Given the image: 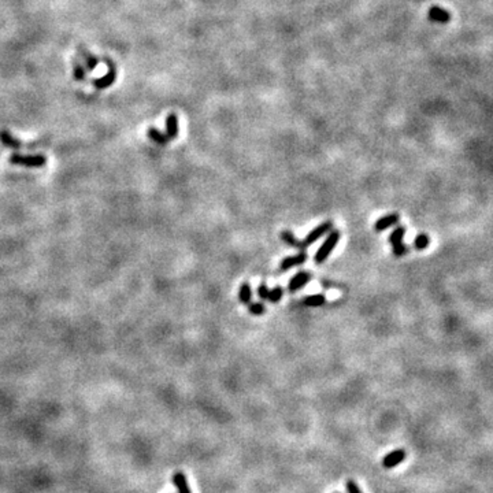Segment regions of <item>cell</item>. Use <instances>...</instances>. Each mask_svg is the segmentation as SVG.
Segmentation results:
<instances>
[{
    "label": "cell",
    "instance_id": "20",
    "mask_svg": "<svg viewBox=\"0 0 493 493\" xmlns=\"http://www.w3.org/2000/svg\"><path fill=\"white\" fill-rule=\"evenodd\" d=\"M73 75L75 81H85L87 79V69L79 61L73 62Z\"/></svg>",
    "mask_w": 493,
    "mask_h": 493
},
{
    "label": "cell",
    "instance_id": "3",
    "mask_svg": "<svg viewBox=\"0 0 493 493\" xmlns=\"http://www.w3.org/2000/svg\"><path fill=\"white\" fill-rule=\"evenodd\" d=\"M332 229H333L332 221H326V222L321 223V225H318L317 227H314V229H313V230H311L310 233H308V235L301 240V249L308 248L310 245L317 243L321 237L325 236V235L329 233Z\"/></svg>",
    "mask_w": 493,
    "mask_h": 493
},
{
    "label": "cell",
    "instance_id": "17",
    "mask_svg": "<svg viewBox=\"0 0 493 493\" xmlns=\"http://www.w3.org/2000/svg\"><path fill=\"white\" fill-rule=\"evenodd\" d=\"M306 306L308 307H321L326 303V296L323 293H317V295H311V296L306 297L303 301Z\"/></svg>",
    "mask_w": 493,
    "mask_h": 493
},
{
    "label": "cell",
    "instance_id": "19",
    "mask_svg": "<svg viewBox=\"0 0 493 493\" xmlns=\"http://www.w3.org/2000/svg\"><path fill=\"white\" fill-rule=\"evenodd\" d=\"M430 245V237L425 233H421L414 239V248L418 251H424Z\"/></svg>",
    "mask_w": 493,
    "mask_h": 493
},
{
    "label": "cell",
    "instance_id": "4",
    "mask_svg": "<svg viewBox=\"0 0 493 493\" xmlns=\"http://www.w3.org/2000/svg\"><path fill=\"white\" fill-rule=\"evenodd\" d=\"M105 62H106V65L109 66V71H107L103 77H100V79L93 80V83H92L93 84V87L96 88V89H99V91H103V89H106V88L111 87V85L115 83V80H117V69H115L114 62L111 61V59H109V58H105Z\"/></svg>",
    "mask_w": 493,
    "mask_h": 493
},
{
    "label": "cell",
    "instance_id": "12",
    "mask_svg": "<svg viewBox=\"0 0 493 493\" xmlns=\"http://www.w3.org/2000/svg\"><path fill=\"white\" fill-rule=\"evenodd\" d=\"M173 484L177 488L178 493H192L191 488H189V484H188L187 476L183 472H177L173 476Z\"/></svg>",
    "mask_w": 493,
    "mask_h": 493
},
{
    "label": "cell",
    "instance_id": "2",
    "mask_svg": "<svg viewBox=\"0 0 493 493\" xmlns=\"http://www.w3.org/2000/svg\"><path fill=\"white\" fill-rule=\"evenodd\" d=\"M9 162L11 165L23 167H32V169H39L43 167L47 163V158L44 155H22V153H13L9 158Z\"/></svg>",
    "mask_w": 493,
    "mask_h": 493
},
{
    "label": "cell",
    "instance_id": "5",
    "mask_svg": "<svg viewBox=\"0 0 493 493\" xmlns=\"http://www.w3.org/2000/svg\"><path fill=\"white\" fill-rule=\"evenodd\" d=\"M406 456H407L406 451L403 450V448H399V450H395L392 451V452H389L388 455H385L384 459H382V462H381V464H382V467H385V469H393V467L399 466L400 463L404 462Z\"/></svg>",
    "mask_w": 493,
    "mask_h": 493
},
{
    "label": "cell",
    "instance_id": "15",
    "mask_svg": "<svg viewBox=\"0 0 493 493\" xmlns=\"http://www.w3.org/2000/svg\"><path fill=\"white\" fill-rule=\"evenodd\" d=\"M251 299H252V289H251V285L248 282H243L240 285V289H239V300L243 303V304H249L251 303Z\"/></svg>",
    "mask_w": 493,
    "mask_h": 493
},
{
    "label": "cell",
    "instance_id": "18",
    "mask_svg": "<svg viewBox=\"0 0 493 493\" xmlns=\"http://www.w3.org/2000/svg\"><path fill=\"white\" fill-rule=\"evenodd\" d=\"M406 230L407 229L404 226L395 227V230H393L392 233H391V236H389V243H391L392 245L402 243L404 236H406Z\"/></svg>",
    "mask_w": 493,
    "mask_h": 493
},
{
    "label": "cell",
    "instance_id": "23",
    "mask_svg": "<svg viewBox=\"0 0 493 493\" xmlns=\"http://www.w3.org/2000/svg\"><path fill=\"white\" fill-rule=\"evenodd\" d=\"M392 247H393L392 252H393V255H395V256H403V255H406V253L410 251L408 245L403 244V243L395 244V245H392Z\"/></svg>",
    "mask_w": 493,
    "mask_h": 493
},
{
    "label": "cell",
    "instance_id": "7",
    "mask_svg": "<svg viewBox=\"0 0 493 493\" xmlns=\"http://www.w3.org/2000/svg\"><path fill=\"white\" fill-rule=\"evenodd\" d=\"M306 261H307V253L301 251V252L296 253V255H293V256H288V257H285V259H282L281 263H279V270L287 271L289 270V269H292V267L300 266V265H303V263H306Z\"/></svg>",
    "mask_w": 493,
    "mask_h": 493
},
{
    "label": "cell",
    "instance_id": "24",
    "mask_svg": "<svg viewBox=\"0 0 493 493\" xmlns=\"http://www.w3.org/2000/svg\"><path fill=\"white\" fill-rule=\"evenodd\" d=\"M269 291H270V289L267 288L266 282H262V284L259 285V288H257V296L261 297L262 300H267V296H269Z\"/></svg>",
    "mask_w": 493,
    "mask_h": 493
},
{
    "label": "cell",
    "instance_id": "14",
    "mask_svg": "<svg viewBox=\"0 0 493 493\" xmlns=\"http://www.w3.org/2000/svg\"><path fill=\"white\" fill-rule=\"evenodd\" d=\"M79 54H80V57L83 58L84 61H85V67L88 69V71H92V70L96 69L97 63H99V59H97L96 57H93L89 51H87V49L83 48V47H79Z\"/></svg>",
    "mask_w": 493,
    "mask_h": 493
},
{
    "label": "cell",
    "instance_id": "6",
    "mask_svg": "<svg viewBox=\"0 0 493 493\" xmlns=\"http://www.w3.org/2000/svg\"><path fill=\"white\" fill-rule=\"evenodd\" d=\"M311 279L310 271H299L296 275H293L292 279L289 281L288 291L289 292H296L299 289L304 288Z\"/></svg>",
    "mask_w": 493,
    "mask_h": 493
},
{
    "label": "cell",
    "instance_id": "16",
    "mask_svg": "<svg viewBox=\"0 0 493 493\" xmlns=\"http://www.w3.org/2000/svg\"><path fill=\"white\" fill-rule=\"evenodd\" d=\"M281 239L285 244L292 247V248H300L301 249V241L296 239V236L293 235L291 230H282L281 231Z\"/></svg>",
    "mask_w": 493,
    "mask_h": 493
},
{
    "label": "cell",
    "instance_id": "8",
    "mask_svg": "<svg viewBox=\"0 0 493 493\" xmlns=\"http://www.w3.org/2000/svg\"><path fill=\"white\" fill-rule=\"evenodd\" d=\"M428 18L432 22H438V23H448L451 21V13L448 10L443 9V7H438V6H433L429 9L428 13Z\"/></svg>",
    "mask_w": 493,
    "mask_h": 493
},
{
    "label": "cell",
    "instance_id": "13",
    "mask_svg": "<svg viewBox=\"0 0 493 493\" xmlns=\"http://www.w3.org/2000/svg\"><path fill=\"white\" fill-rule=\"evenodd\" d=\"M147 135H148L149 140H152L153 143H157L159 145H166L170 141V139L167 137L166 133H163V132H161L157 127H149L148 131H147Z\"/></svg>",
    "mask_w": 493,
    "mask_h": 493
},
{
    "label": "cell",
    "instance_id": "10",
    "mask_svg": "<svg viewBox=\"0 0 493 493\" xmlns=\"http://www.w3.org/2000/svg\"><path fill=\"white\" fill-rule=\"evenodd\" d=\"M178 131V117L175 114H169L166 118V136L169 139H177Z\"/></svg>",
    "mask_w": 493,
    "mask_h": 493
},
{
    "label": "cell",
    "instance_id": "22",
    "mask_svg": "<svg viewBox=\"0 0 493 493\" xmlns=\"http://www.w3.org/2000/svg\"><path fill=\"white\" fill-rule=\"evenodd\" d=\"M248 311H249V314L259 317V315H263L265 313H266V307H265L263 303H249Z\"/></svg>",
    "mask_w": 493,
    "mask_h": 493
},
{
    "label": "cell",
    "instance_id": "26",
    "mask_svg": "<svg viewBox=\"0 0 493 493\" xmlns=\"http://www.w3.org/2000/svg\"><path fill=\"white\" fill-rule=\"evenodd\" d=\"M333 493H340V492H333Z\"/></svg>",
    "mask_w": 493,
    "mask_h": 493
},
{
    "label": "cell",
    "instance_id": "9",
    "mask_svg": "<svg viewBox=\"0 0 493 493\" xmlns=\"http://www.w3.org/2000/svg\"><path fill=\"white\" fill-rule=\"evenodd\" d=\"M399 221H400V215L397 214V213L385 215V217H381L380 219H377V221H375L374 229L375 231H378V233H380V231L386 230L388 227L395 226Z\"/></svg>",
    "mask_w": 493,
    "mask_h": 493
},
{
    "label": "cell",
    "instance_id": "21",
    "mask_svg": "<svg viewBox=\"0 0 493 493\" xmlns=\"http://www.w3.org/2000/svg\"><path fill=\"white\" fill-rule=\"evenodd\" d=\"M282 296H284V289L281 288V287H274V288L269 291L267 300L273 303V304H275V303H278L282 299Z\"/></svg>",
    "mask_w": 493,
    "mask_h": 493
},
{
    "label": "cell",
    "instance_id": "11",
    "mask_svg": "<svg viewBox=\"0 0 493 493\" xmlns=\"http://www.w3.org/2000/svg\"><path fill=\"white\" fill-rule=\"evenodd\" d=\"M0 143L7 147V148L11 149H19L22 147V143L18 139H15L14 136H11L9 131H0Z\"/></svg>",
    "mask_w": 493,
    "mask_h": 493
},
{
    "label": "cell",
    "instance_id": "25",
    "mask_svg": "<svg viewBox=\"0 0 493 493\" xmlns=\"http://www.w3.org/2000/svg\"><path fill=\"white\" fill-rule=\"evenodd\" d=\"M345 486H347V492H348V493H362L360 488H359L358 484H356L354 480L347 481Z\"/></svg>",
    "mask_w": 493,
    "mask_h": 493
},
{
    "label": "cell",
    "instance_id": "1",
    "mask_svg": "<svg viewBox=\"0 0 493 493\" xmlns=\"http://www.w3.org/2000/svg\"><path fill=\"white\" fill-rule=\"evenodd\" d=\"M341 239V233L340 230H336V229H332V230L327 233L326 239L322 243V245L319 247L318 251L315 252L314 261L317 265H321L326 261L327 257L330 256V253L333 252V249L336 248V245L339 244V241Z\"/></svg>",
    "mask_w": 493,
    "mask_h": 493
}]
</instances>
